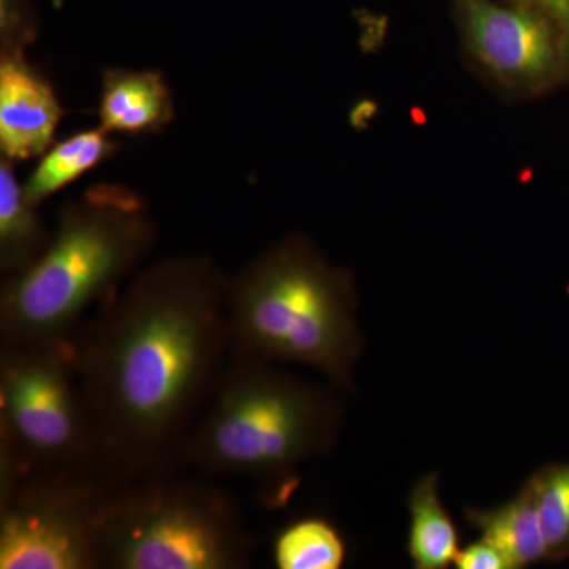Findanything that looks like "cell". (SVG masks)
<instances>
[{"mask_svg": "<svg viewBox=\"0 0 569 569\" xmlns=\"http://www.w3.org/2000/svg\"><path fill=\"white\" fill-rule=\"evenodd\" d=\"M455 567L458 569H515L500 549L482 538L470 542L466 548H460Z\"/></svg>", "mask_w": 569, "mask_h": 569, "instance_id": "obj_18", "label": "cell"}, {"mask_svg": "<svg viewBox=\"0 0 569 569\" xmlns=\"http://www.w3.org/2000/svg\"><path fill=\"white\" fill-rule=\"evenodd\" d=\"M342 403L272 362L228 356L179 466L288 489L302 463L336 448Z\"/></svg>", "mask_w": 569, "mask_h": 569, "instance_id": "obj_4", "label": "cell"}, {"mask_svg": "<svg viewBox=\"0 0 569 569\" xmlns=\"http://www.w3.org/2000/svg\"><path fill=\"white\" fill-rule=\"evenodd\" d=\"M63 108L26 51H0V153L14 164L40 159L54 142Z\"/></svg>", "mask_w": 569, "mask_h": 569, "instance_id": "obj_9", "label": "cell"}, {"mask_svg": "<svg viewBox=\"0 0 569 569\" xmlns=\"http://www.w3.org/2000/svg\"><path fill=\"white\" fill-rule=\"evenodd\" d=\"M13 167L0 156V271L7 277L31 268L52 238L39 208L26 198Z\"/></svg>", "mask_w": 569, "mask_h": 569, "instance_id": "obj_12", "label": "cell"}, {"mask_svg": "<svg viewBox=\"0 0 569 569\" xmlns=\"http://www.w3.org/2000/svg\"><path fill=\"white\" fill-rule=\"evenodd\" d=\"M37 31L29 0H0V51H28Z\"/></svg>", "mask_w": 569, "mask_h": 569, "instance_id": "obj_17", "label": "cell"}, {"mask_svg": "<svg viewBox=\"0 0 569 569\" xmlns=\"http://www.w3.org/2000/svg\"><path fill=\"white\" fill-rule=\"evenodd\" d=\"M353 276L302 234H291L228 276L230 356L312 367L353 389L365 353Z\"/></svg>", "mask_w": 569, "mask_h": 569, "instance_id": "obj_3", "label": "cell"}, {"mask_svg": "<svg viewBox=\"0 0 569 569\" xmlns=\"http://www.w3.org/2000/svg\"><path fill=\"white\" fill-rule=\"evenodd\" d=\"M176 118L173 92L159 70L107 69L99 100L100 129L108 133L162 132Z\"/></svg>", "mask_w": 569, "mask_h": 569, "instance_id": "obj_10", "label": "cell"}, {"mask_svg": "<svg viewBox=\"0 0 569 569\" xmlns=\"http://www.w3.org/2000/svg\"><path fill=\"white\" fill-rule=\"evenodd\" d=\"M224 274L211 254L144 266L74 337L100 473H173L230 356Z\"/></svg>", "mask_w": 569, "mask_h": 569, "instance_id": "obj_1", "label": "cell"}, {"mask_svg": "<svg viewBox=\"0 0 569 569\" xmlns=\"http://www.w3.org/2000/svg\"><path fill=\"white\" fill-rule=\"evenodd\" d=\"M346 559L342 535L318 516L288 523L272 545V560L279 569H339Z\"/></svg>", "mask_w": 569, "mask_h": 569, "instance_id": "obj_15", "label": "cell"}, {"mask_svg": "<svg viewBox=\"0 0 569 569\" xmlns=\"http://www.w3.org/2000/svg\"><path fill=\"white\" fill-rule=\"evenodd\" d=\"M146 198L100 182L61 206L50 246L0 290V343L73 340L81 318L118 293L156 249Z\"/></svg>", "mask_w": 569, "mask_h": 569, "instance_id": "obj_2", "label": "cell"}, {"mask_svg": "<svg viewBox=\"0 0 569 569\" xmlns=\"http://www.w3.org/2000/svg\"><path fill=\"white\" fill-rule=\"evenodd\" d=\"M121 146L103 129L82 130L58 142L40 157L31 176L22 183L24 194L37 208L63 187L108 162Z\"/></svg>", "mask_w": 569, "mask_h": 569, "instance_id": "obj_14", "label": "cell"}, {"mask_svg": "<svg viewBox=\"0 0 569 569\" xmlns=\"http://www.w3.org/2000/svg\"><path fill=\"white\" fill-rule=\"evenodd\" d=\"M252 549L233 498L171 473L121 486L100 527V569H241Z\"/></svg>", "mask_w": 569, "mask_h": 569, "instance_id": "obj_5", "label": "cell"}, {"mask_svg": "<svg viewBox=\"0 0 569 569\" xmlns=\"http://www.w3.org/2000/svg\"><path fill=\"white\" fill-rule=\"evenodd\" d=\"M0 448L13 452L29 470L69 468L102 475L74 339L0 343Z\"/></svg>", "mask_w": 569, "mask_h": 569, "instance_id": "obj_6", "label": "cell"}, {"mask_svg": "<svg viewBox=\"0 0 569 569\" xmlns=\"http://www.w3.org/2000/svg\"><path fill=\"white\" fill-rule=\"evenodd\" d=\"M438 481L440 475H426L408 496L407 549L417 569H447L460 550L459 530L441 501Z\"/></svg>", "mask_w": 569, "mask_h": 569, "instance_id": "obj_13", "label": "cell"}, {"mask_svg": "<svg viewBox=\"0 0 569 569\" xmlns=\"http://www.w3.org/2000/svg\"><path fill=\"white\" fill-rule=\"evenodd\" d=\"M511 2L522 3L545 14L561 37V44L569 51V0H511Z\"/></svg>", "mask_w": 569, "mask_h": 569, "instance_id": "obj_19", "label": "cell"}, {"mask_svg": "<svg viewBox=\"0 0 569 569\" xmlns=\"http://www.w3.org/2000/svg\"><path fill=\"white\" fill-rule=\"evenodd\" d=\"M463 516L471 529L507 556L512 568L548 560V546L529 481L511 500L488 509L467 508Z\"/></svg>", "mask_w": 569, "mask_h": 569, "instance_id": "obj_11", "label": "cell"}, {"mask_svg": "<svg viewBox=\"0 0 569 569\" xmlns=\"http://www.w3.org/2000/svg\"><path fill=\"white\" fill-rule=\"evenodd\" d=\"M471 58L507 89H530L552 73L556 29L531 7L511 0H456Z\"/></svg>", "mask_w": 569, "mask_h": 569, "instance_id": "obj_8", "label": "cell"}, {"mask_svg": "<svg viewBox=\"0 0 569 569\" xmlns=\"http://www.w3.org/2000/svg\"><path fill=\"white\" fill-rule=\"evenodd\" d=\"M119 488L93 471H28L0 493V569H100V527Z\"/></svg>", "mask_w": 569, "mask_h": 569, "instance_id": "obj_7", "label": "cell"}, {"mask_svg": "<svg viewBox=\"0 0 569 569\" xmlns=\"http://www.w3.org/2000/svg\"><path fill=\"white\" fill-rule=\"evenodd\" d=\"M537 503L548 560L569 556V463L549 466L529 479Z\"/></svg>", "mask_w": 569, "mask_h": 569, "instance_id": "obj_16", "label": "cell"}]
</instances>
